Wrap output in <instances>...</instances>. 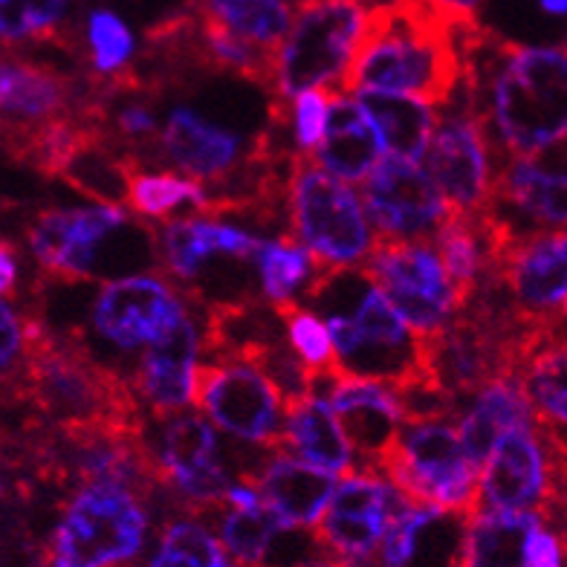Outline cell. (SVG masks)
I'll return each mask as SVG.
<instances>
[{
	"mask_svg": "<svg viewBox=\"0 0 567 567\" xmlns=\"http://www.w3.org/2000/svg\"><path fill=\"white\" fill-rule=\"evenodd\" d=\"M148 567H192V565H188L186 559H179L177 553H172V550H165V547H159L157 556L151 559Z\"/></svg>",
	"mask_w": 567,
	"mask_h": 567,
	"instance_id": "b9f144b4",
	"label": "cell"
},
{
	"mask_svg": "<svg viewBox=\"0 0 567 567\" xmlns=\"http://www.w3.org/2000/svg\"><path fill=\"white\" fill-rule=\"evenodd\" d=\"M197 357H200V330L186 313L168 333L151 342L136 362L131 377L136 400L148 405L154 417L186 409L195 391Z\"/></svg>",
	"mask_w": 567,
	"mask_h": 567,
	"instance_id": "d6986e66",
	"label": "cell"
},
{
	"mask_svg": "<svg viewBox=\"0 0 567 567\" xmlns=\"http://www.w3.org/2000/svg\"><path fill=\"white\" fill-rule=\"evenodd\" d=\"M0 495H3V481H0Z\"/></svg>",
	"mask_w": 567,
	"mask_h": 567,
	"instance_id": "bcb514c9",
	"label": "cell"
},
{
	"mask_svg": "<svg viewBox=\"0 0 567 567\" xmlns=\"http://www.w3.org/2000/svg\"><path fill=\"white\" fill-rule=\"evenodd\" d=\"M559 493H556V504H553L550 515H547L545 522H550L561 536L567 538V463L559 461Z\"/></svg>",
	"mask_w": 567,
	"mask_h": 567,
	"instance_id": "60d3db41",
	"label": "cell"
},
{
	"mask_svg": "<svg viewBox=\"0 0 567 567\" xmlns=\"http://www.w3.org/2000/svg\"><path fill=\"white\" fill-rule=\"evenodd\" d=\"M192 403L200 405L217 429L281 452V396L247 362L197 365Z\"/></svg>",
	"mask_w": 567,
	"mask_h": 567,
	"instance_id": "7c38bea8",
	"label": "cell"
},
{
	"mask_svg": "<svg viewBox=\"0 0 567 567\" xmlns=\"http://www.w3.org/2000/svg\"><path fill=\"white\" fill-rule=\"evenodd\" d=\"M90 87L82 90L73 75L53 64L0 55V145L9 157L23 163L47 127L82 116Z\"/></svg>",
	"mask_w": 567,
	"mask_h": 567,
	"instance_id": "ba28073f",
	"label": "cell"
},
{
	"mask_svg": "<svg viewBox=\"0 0 567 567\" xmlns=\"http://www.w3.org/2000/svg\"><path fill=\"white\" fill-rule=\"evenodd\" d=\"M186 316L179 292L163 276L136 272L113 278L90 307V330L116 351H140Z\"/></svg>",
	"mask_w": 567,
	"mask_h": 567,
	"instance_id": "9a60e30c",
	"label": "cell"
},
{
	"mask_svg": "<svg viewBox=\"0 0 567 567\" xmlns=\"http://www.w3.org/2000/svg\"><path fill=\"white\" fill-rule=\"evenodd\" d=\"M489 206L538 229H567V142L536 157H507L495 168Z\"/></svg>",
	"mask_w": 567,
	"mask_h": 567,
	"instance_id": "e0dca14e",
	"label": "cell"
},
{
	"mask_svg": "<svg viewBox=\"0 0 567 567\" xmlns=\"http://www.w3.org/2000/svg\"><path fill=\"white\" fill-rule=\"evenodd\" d=\"M559 455L542 429L513 425L495 441L478 472V513H536L547 518L559 493Z\"/></svg>",
	"mask_w": 567,
	"mask_h": 567,
	"instance_id": "30bf717a",
	"label": "cell"
},
{
	"mask_svg": "<svg viewBox=\"0 0 567 567\" xmlns=\"http://www.w3.org/2000/svg\"><path fill=\"white\" fill-rule=\"evenodd\" d=\"M365 23L368 12L359 0L305 3L272 59V116L290 120L287 107L307 90H330V84L339 87Z\"/></svg>",
	"mask_w": 567,
	"mask_h": 567,
	"instance_id": "3957f363",
	"label": "cell"
},
{
	"mask_svg": "<svg viewBox=\"0 0 567 567\" xmlns=\"http://www.w3.org/2000/svg\"><path fill=\"white\" fill-rule=\"evenodd\" d=\"M287 530L267 504L258 507H229L220 518V545L238 567H264L269 547L276 545L278 533Z\"/></svg>",
	"mask_w": 567,
	"mask_h": 567,
	"instance_id": "1f68e13d",
	"label": "cell"
},
{
	"mask_svg": "<svg viewBox=\"0 0 567 567\" xmlns=\"http://www.w3.org/2000/svg\"><path fill=\"white\" fill-rule=\"evenodd\" d=\"M527 567H567V538L538 518L527 538Z\"/></svg>",
	"mask_w": 567,
	"mask_h": 567,
	"instance_id": "74e56055",
	"label": "cell"
},
{
	"mask_svg": "<svg viewBox=\"0 0 567 567\" xmlns=\"http://www.w3.org/2000/svg\"><path fill=\"white\" fill-rule=\"evenodd\" d=\"M261 244L264 238L217 217H177L159 229L157 255L165 272H172L174 281L188 290L215 258L226 255L252 264Z\"/></svg>",
	"mask_w": 567,
	"mask_h": 567,
	"instance_id": "ffe728a7",
	"label": "cell"
},
{
	"mask_svg": "<svg viewBox=\"0 0 567 567\" xmlns=\"http://www.w3.org/2000/svg\"><path fill=\"white\" fill-rule=\"evenodd\" d=\"M493 142L481 116L463 102L455 113L434 122L425 148V174L441 188L443 200L455 215L475 217L489 209L495 183Z\"/></svg>",
	"mask_w": 567,
	"mask_h": 567,
	"instance_id": "8fae6325",
	"label": "cell"
},
{
	"mask_svg": "<svg viewBox=\"0 0 567 567\" xmlns=\"http://www.w3.org/2000/svg\"><path fill=\"white\" fill-rule=\"evenodd\" d=\"M382 151L385 148H382L380 134L357 99L330 90L324 140L313 154H305V157L313 159L321 172H328L342 183H362L373 172V165L382 159Z\"/></svg>",
	"mask_w": 567,
	"mask_h": 567,
	"instance_id": "7402d4cb",
	"label": "cell"
},
{
	"mask_svg": "<svg viewBox=\"0 0 567 567\" xmlns=\"http://www.w3.org/2000/svg\"><path fill=\"white\" fill-rule=\"evenodd\" d=\"M287 212L292 240L313 255L319 267H362L373 249V231L362 200L305 154L287 172Z\"/></svg>",
	"mask_w": 567,
	"mask_h": 567,
	"instance_id": "5b68a950",
	"label": "cell"
},
{
	"mask_svg": "<svg viewBox=\"0 0 567 567\" xmlns=\"http://www.w3.org/2000/svg\"><path fill=\"white\" fill-rule=\"evenodd\" d=\"M206 188L195 179H183L177 174H142L136 172L131 177V188H127V206L140 217H151V220H165L183 206H195L203 212L206 206Z\"/></svg>",
	"mask_w": 567,
	"mask_h": 567,
	"instance_id": "d6a6232c",
	"label": "cell"
},
{
	"mask_svg": "<svg viewBox=\"0 0 567 567\" xmlns=\"http://www.w3.org/2000/svg\"><path fill=\"white\" fill-rule=\"evenodd\" d=\"M287 423L281 425V452H296L299 461L310 463L328 475L357 472V457L344 437L342 425L333 417L328 403L307 396L301 403L284 409Z\"/></svg>",
	"mask_w": 567,
	"mask_h": 567,
	"instance_id": "d4e9b609",
	"label": "cell"
},
{
	"mask_svg": "<svg viewBox=\"0 0 567 567\" xmlns=\"http://www.w3.org/2000/svg\"><path fill=\"white\" fill-rule=\"evenodd\" d=\"M148 513L142 498L120 484H84L50 542L47 567H120L145 545Z\"/></svg>",
	"mask_w": 567,
	"mask_h": 567,
	"instance_id": "8992f818",
	"label": "cell"
},
{
	"mask_svg": "<svg viewBox=\"0 0 567 567\" xmlns=\"http://www.w3.org/2000/svg\"><path fill=\"white\" fill-rule=\"evenodd\" d=\"M466 102L501 157H536L567 142V47H524L484 30H457Z\"/></svg>",
	"mask_w": 567,
	"mask_h": 567,
	"instance_id": "6da1fadb",
	"label": "cell"
},
{
	"mask_svg": "<svg viewBox=\"0 0 567 567\" xmlns=\"http://www.w3.org/2000/svg\"><path fill=\"white\" fill-rule=\"evenodd\" d=\"M559 324L561 321H556L545 337L533 344L515 377L522 380L524 394L530 400L536 425L553 452L567 463V348L556 339Z\"/></svg>",
	"mask_w": 567,
	"mask_h": 567,
	"instance_id": "603a6c76",
	"label": "cell"
},
{
	"mask_svg": "<svg viewBox=\"0 0 567 567\" xmlns=\"http://www.w3.org/2000/svg\"><path fill=\"white\" fill-rule=\"evenodd\" d=\"M538 9H542L545 16L567 18V0H538Z\"/></svg>",
	"mask_w": 567,
	"mask_h": 567,
	"instance_id": "7bdbcfd3",
	"label": "cell"
},
{
	"mask_svg": "<svg viewBox=\"0 0 567 567\" xmlns=\"http://www.w3.org/2000/svg\"><path fill=\"white\" fill-rule=\"evenodd\" d=\"M18 290V249L0 238V296H16Z\"/></svg>",
	"mask_w": 567,
	"mask_h": 567,
	"instance_id": "ab89813d",
	"label": "cell"
},
{
	"mask_svg": "<svg viewBox=\"0 0 567 567\" xmlns=\"http://www.w3.org/2000/svg\"><path fill=\"white\" fill-rule=\"evenodd\" d=\"M362 269L417 337L441 333L461 313L457 292L432 240H377Z\"/></svg>",
	"mask_w": 567,
	"mask_h": 567,
	"instance_id": "52a82bcc",
	"label": "cell"
},
{
	"mask_svg": "<svg viewBox=\"0 0 567 567\" xmlns=\"http://www.w3.org/2000/svg\"><path fill=\"white\" fill-rule=\"evenodd\" d=\"M536 513H489L466 518L457 567H527V538Z\"/></svg>",
	"mask_w": 567,
	"mask_h": 567,
	"instance_id": "4316f807",
	"label": "cell"
},
{
	"mask_svg": "<svg viewBox=\"0 0 567 567\" xmlns=\"http://www.w3.org/2000/svg\"><path fill=\"white\" fill-rule=\"evenodd\" d=\"M377 475L417 507H437L463 518L478 513V466L463 452L452 420L403 423Z\"/></svg>",
	"mask_w": 567,
	"mask_h": 567,
	"instance_id": "277c9868",
	"label": "cell"
},
{
	"mask_svg": "<svg viewBox=\"0 0 567 567\" xmlns=\"http://www.w3.org/2000/svg\"><path fill=\"white\" fill-rule=\"evenodd\" d=\"M272 310L278 313L281 324H287L290 348L296 351V357L305 362L307 371L337 365V353H333V342H330L328 328H324V321H321L313 310H307V307L299 305L296 299L278 301V305H272Z\"/></svg>",
	"mask_w": 567,
	"mask_h": 567,
	"instance_id": "836d02e7",
	"label": "cell"
},
{
	"mask_svg": "<svg viewBox=\"0 0 567 567\" xmlns=\"http://www.w3.org/2000/svg\"><path fill=\"white\" fill-rule=\"evenodd\" d=\"M420 3L452 30L475 27L481 7H484V0H420Z\"/></svg>",
	"mask_w": 567,
	"mask_h": 567,
	"instance_id": "f35d334b",
	"label": "cell"
},
{
	"mask_svg": "<svg viewBox=\"0 0 567 567\" xmlns=\"http://www.w3.org/2000/svg\"><path fill=\"white\" fill-rule=\"evenodd\" d=\"M362 183V206L380 231L377 240H432L452 215L434 179L409 159L389 154Z\"/></svg>",
	"mask_w": 567,
	"mask_h": 567,
	"instance_id": "2e32d148",
	"label": "cell"
},
{
	"mask_svg": "<svg viewBox=\"0 0 567 567\" xmlns=\"http://www.w3.org/2000/svg\"><path fill=\"white\" fill-rule=\"evenodd\" d=\"M359 107L365 111L371 125L382 140V148L391 151V157L420 163L434 134L432 105L420 99L400 96V93H377V90H359L353 93Z\"/></svg>",
	"mask_w": 567,
	"mask_h": 567,
	"instance_id": "484cf974",
	"label": "cell"
},
{
	"mask_svg": "<svg viewBox=\"0 0 567 567\" xmlns=\"http://www.w3.org/2000/svg\"><path fill=\"white\" fill-rule=\"evenodd\" d=\"M255 272L261 278L264 296L278 305L296 299V292L313 281L319 264L290 235H284V238H264L261 252L255 255Z\"/></svg>",
	"mask_w": 567,
	"mask_h": 567,
	"instance_id": "f546056e",
	"label": "cell"
},
{
	"mask_svg": "<svg viewBox=\"0 0 567 567\" xmlns=\"http://www.w3.org/2000/svg\"><path fill=\"white\" fill-rule=\"evenodd\" d=\"M403 495L373 472L344 475L316 522V542L339 567H371Z\"/></svg>",
	"mask_w": 567,
	"mask_h": 567,
	"instance_id": "4fadbf2b",
	"label": "cell"
},
{
	"mask_svg": "<svg viewBox=\"0 0 567 567\" xmlns=\"http://www.w3.org/2000/svg\"><path fill=\"white\" fill-rule=\"evenodd\" d=\"M481 287L504 290L509 307L533 321H567V229L515 238Z\"/></svg>",
	"mask_w": 567,
	"mask_h": 567,
	"instance_id": "5bb4252c",
	"label": "cell"
},
{
	"mask_svg": "<svg viewBox=\"0 0 567 567\" xmlns=\"http://www.w3.org/2000/svg\"><path fill=\"white\" fill-rule=\"evenodd\" d=\"M79 44H82L90 70H93L90 79H99V82H107V79L127 73L136 53L131 27L113 9L105 7L90 12L87 21H84V38Z\"/></svg>",
	"mask_w": 567,
	"mask_h": 567,
	"instance_id": "4dcf8cb0",
	"label": "cell"
},
{
	"mask_svg": "<svg viewBox=\"0 0 567 567\" xmlns=\"http://www.w3.org/2000/svg\"><path fill=\"white\" fill-rule=\"evenodd\" d=\"M463 82L457 30L434 18L420 0L368 12L365 32L339 93H400L425 105H446Z\"/></svg>",
	"mask_w": 567,
	"mask_h": 567,
	"instance_id": "7a4b0ae2",
	"label": "cell"
},
{
	"mask_svg": "<svg viewBox=\"0 0 567 567\" xmlns=\"http://www.w3.org/2000/svg\"><path fill=\"white\" fill-rule=\"evenodd\" d=\"M142 437L154 461L159 486L168 489L188 513L226 507V489L235 481L220 463V441L212 423L192 411H174L159 417L157 437H148L145 429Z\"/></svg>",
	"mask_w": 567,
	"mask_h": 567,
	"instance_id": "9c48e42d",
	"label": "cell"
},
{
	"mask_svg": "<svg viewBox=\"0 0 567 567\" xmlns=\"http://www.w3.org/2000/svg\"><path fill=\"white\" fill-rule=\"evenodd\" d=\"M192 7L269 55L292 27L290 0H192Z\"/></svg>",
	"mask_w": 567,
	"mask_h": 567,
	"instance_id": "83f0119b",
	"label": "cell"
},
{
	"mask_svg": "<svg viewBox=\"0 0 567 567\" xmlns=\"http://www.w3.org/2000/svg\"><path fill=\"white\" fill-rule=\"evenodd\" d=\"M301 7H305V3H319V0H299Z\"/></svg>",
	"mask_w": 567,
	"mask_h": 567,
	"instance_id": "f6af8a7d",
	"label": "cell"
},
{
	"mask_svg": "<svg viewBox=\"0 0 567 567\" xmlns=\"http://www.w3.org/2000/svg\"><path fill=\"white\" fill-rule=\"evenodd\" d=\"M247 481L258 489L264 504L281 518L287 530L316 527L337 489V475L316 470L287 452H276L264 463V470Z\"/></svg>",
	"mask_w": 567,
	"mask_h": 567,
	"instance_id": "44dd1931",
	"label": "cell"
},
{
	"mask_svg": "<svg viewBox=\"0 0 567 567\" xmlns=\"http://www.w3.org/2000/svg\"><path fill=\"white\" fill-rule=\"evenodd\" d=\"M296 567H339V565H333V561H301V565Z\"/></svg>",
	"mask_w": 567,
	"mask_h": 567,
	"instance_id": "ee69618b",
	"label": "cell"
},
{
	"mask_svg": "<svg viewBox=\"0 0 567 567\" xmlns=\"http://www.w3.org/2000/svg\"><path fill=\"white\" fill-rule=\"evenodd\" d=\"M159 547L177 553L192 567H235L224 545L197 518H172L159 533Z\"/></svg>",
	"mask_w": 567,
	"mask_h": 567,
	"instance_id": "e575fe53",
	"label": "cell"
},
{
	"mask_svg": "<svg viewBox=\"0 0 567 567\" xmlns=\"http://www.w3.org/2000/svg\"><path fill=\"white\" fill-rule=\"evenodd\" d=\"M328 409L333 411V417H339L353 452L362 457V470L357 472L377 475L403 429V409L394 391L385 382L344 373L337 389L330 391Z\"/></svg>",
	"mask_w": 567,
	"mask_h": 567,
	"instance_id": "ac0fdd59",
	"label": "cell"
},
{
	"mask_svg": "<svg viewBox=\"0 0 567 567\" xmlns=\"http://www.w3.org/2000/svg\"><path fill=\"white\" fill-rule=\"evenodd\" d=\"M23 359L21 319L12 313L7 301H0V394L21 400L18 394V373Z\"/></svg>",
	"mask_w": 567,
	"mask_h": 567,
	"instance_id": "8d00e7d4",
	"label": "cell"
},
{
	"mask_svg": "<svg viewBox=\"0 0 567 567\" xmlns=\"http://www.w3.org/2000/svg\"><path fill=\"white\" fill-rule=\"evenodd\" d=\"M533 420L536 417H533L530 400L522 389V380L515 373H501L472 394L470 411L457 423L463 452L481 472L501 434L513 425L533 423Z\"/></svg>",
	"mask_w": 567,
	"mask_h": 567,
	"instance_id": "cb8c5ba5",
	"label": "cell"
},
{
	"mask_svg": "<svg viewBox=\"0 0 567 567\" xmlns=\"http://www.w3.org/2000/svg\"><path fill=\"white\" fill-rule=\"evenodd\" d=\"M330 90H307L290 102V125L296 136V154H313L328 127Z\"/></svg>",
	"mask_w": 567,
	"mask_h": 567,
	"instance_id": "d590c367",
	"label": "cell"
},
{
	"mask_svg": "<svg viewBox=\"0 0 567 567\" xmlns=\"http://www.w3.org/2000/svg\"><path fill=\"white\" fill-rule=\"evenodd\" d=\"M73 0H0V41L3 44H55L82 50L70 27Z\"/></svg>",
	"mask_w": 567,
	"mask_h": 567,
	"instance_id": "f1b7e54d",
	"label": "cell"
}]
</instances>
